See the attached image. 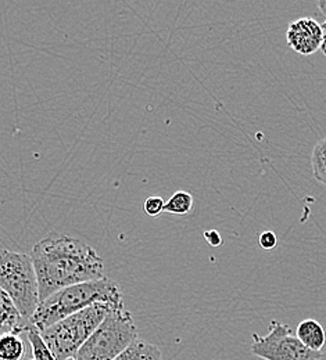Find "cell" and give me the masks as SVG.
Returning a JSON list of instances; mask_svg holds the SVG:
<instances>
[{"instance_id":"6da1fadb","label":"cell","mask_w":326,"mask_h":360,"mask_svg":"<svg viewBox=\"0 0 326 360\" xmlns=\"http://www.w3.org/2000/svg\"><path fill=\"white\" fill-rule=\"evenodd\" d=\"M31 258L39 280L41 302L63 288L106 278L104 261L97 251L70 234L50 233L34 245Z\"/></svg>"},{"instance_id":"7a4b0ae2","label":"cell","mask_w":326,"mask_h":360,"mask_svg":"<svg viewBox=\"0 0 326 360\" xmlns=\"http://www.w3.org/2000/svg\"><path fill=\"white\" fill-rule=\"evenodd\" d=\"M94 304H124L123 291L118 283L106 277L103 280L63 288L41 302L37 314L32 316L30 323L44 333L60 320L75 315Z\"/></svg>"},{"instance_id":"3957f363","label":"cell","mask_w":326,"mask_h":360,"mask_svg":"<svg viewBox=\"0 0 326 360\" xmlns=\"http://www.w3.org/2000/svg\"><path fill=\"white\" fill-rule=\"evenodd\" d=\"M114 307L117 305L94 304L46 328L42 337L56 359H75L81 348Z\"/></svg>"},{"instance_id":"277c9868","label":"cell","mask_w":326,"mask_h":360,"mask_svg":"<svg viewBox=\"0 0 326 360\" xmlns=\"http://www.w3.org/2000/svg\"><path fill=\"white\" fill-rule=\"evenodd\" d=\"M0 288L8 294L20 314L30 321L41 305L39 280L31 255L1 251Z\"/></svg>"},{"instance_id":"5b68a950","label":"cell","mask_w":326,"mask_h":360,"mask_svg":"<svg viewBox=\"0 0 326 360\" xmlns=\"http://www.w3.org/2000/svg\"><path fill=\"white\" fill-rule=\"evenodd\" d=\"M137 340L139 334L134 317L121 304L111 308L75 359L115 360Z\"/></svg>"},{"instance_id":"8992f818","label":"cell","mask_w":326,"mask_h":360,"mask_svg":"<svg viewBox=\"0 0 326 360\" xmlns=\"http://www.w3.org/2000/svg\"><path fill=\"white\" fill-rule=\"evenodd\" d=\"M251 352L264 360H321L324 352L307 348L291 328L278 320H272L267 335L253 334Z\"/></svg>"},{"instance_id":"52a82bcc","label":"cell","mask_w":326,"mask_h":360,"mask_svg":"<svg viewBox=\"0 0 326 360\" xmlns=\"http://www.w3.org/2000/svg\"><path fill=\"white\" fill-rule=\"evenodd\" d=\"M287 45L300 56H311L324 44L322 25L311 17H303L290 22L286 32Z\"/></svg>"},{"instance_id":"ba28073f","label":"cell","mask_w":326,"mask_h":360,"mask_svg":"<svg viewBox=\"0 0 326 360\" xmlns=\"http://www.w3.org/2000/svg\"><path fill=\"white\" fill-rule=\"evenodd\" d=\"M0 308H1V320L0 327L3 334L6 333H27L31 327V323L27 321L23 315L20 314L18 308L13 302V300L8 297L7 292L1 290V300H0Z\"/></svg>"},{"instance_id":"9c48e42d","label":"cell","mask_w":326,"mask_h":360,"mask_svg":"<svg viewBox=\"0 0 326 360\" xmlns=\"http://www.w3.org/2000/svg\"><path fill=\"white\" fill-rule=\"evenodd\" d=\"M297 338L311 351L322 352L326 345V331L322 324L314 319H306L300 321L296 328Z\"/></svg>"},{"instance_id":"30bf717a","label":"cell","mask_w":326,"mask_h":360,"mask_svg":"<svg viewBox=\"0 0 326 360\" xmlns=\"http://www.w3.org/2000/svg\"><path fill=\"white\" fill-rule=\"evenodd\" d=\"M115 360H163V354L157 345L137 340Z\"/></svg>"},{"instance_id":"8fae6325","label":"cell","mask_w":326,"mask_h":360,"mask_svg":"<svg viewBox=\"0 0 326 360\" xmlns=\"http://www.w3.org/2000/svg\"><path fill=\"white\" fill-rule=\"evenodd\" d=\"M25 356V344L20 334L6 333L0 338V360H23Z\"/></svg>"},{"instance_id":"7c38bea8","label":"cell","mask_w":326,"mask_h":360,"mask_svg":"<svg viewBox=\"0 0 326 360\" xmlns=\"http://www.w3.org/2000/svg\"><path fill=\"white\" fill-rule=\"evenodd\" d=\"M27 337H28V342L31 345L32 349V359L34 360H57L56 356L53 355V352L50 351V348L47 347L42 333L35 328L34 326H31L27 331Z\"/></svg>"},{"instance_id":"4fadbf2b","label":"cell","mask_w":326,"mask_h":360,"mask_svg":"<svg viewBox=\"0 0 326 360\" xmlns=\"http://www.w3.org/2000/svg\"><path fill=\"white\" fill-rule=\"evenodd\" d=\"M193 208V197L187 191H177L171 195V198L165 202L164 212L174 215H189Z\"/></svg>"},{"instance_id":"5bb4252c","label":"cell","mask_w":326,"mask_h":360,"mask_svg":"<svg viewBox=\"0 0 326 360\" xmlns=\"http://www.w3.org/2000/svg\"><path fill=\"white\" fill-rule=\"evenodd\" d=\"M311 167L314 178L326 186V137L315 144L311 155Z\"/></svg>"},{"instance_id":"9a60e30c","label":"cell","mask_w":326,"mask_h":360,"mask_svg":"<svg viewBox=\"0 0 326 360\" xmlns=\"http://www.w3.org/2000/svg\"><path fill=\"white\" fill-rule=\"evenodd\" d=\"M165 202H167V201H164V198H161V197H158V195H157V197H156V195L147 197V198L144 200V202H143V211H144L146 215L156 218V217H158L160 214L164 212V210H165Z\"/></svg>"},{"instance_id":"2e32d148","label":"cell","mask_w":326,"mask_h":360,"mask_svg":"<svg viewBox=\"0 0 326 360\" xmlns=\"http://www.w3.org/2000/svg\"><path fill=\"white\" fill-rule=\"evenodd\" d=\"M258 243H260V247L263 250H274L277 245H278V237L274 231L268 230V231H264L261 233L260 238H258Z\"/></svg>"},{"instance_id":"e0dca14e","label":"cell","mask_w":326,"mask_h":360,"mask_svg":"<svg viewBox=\"0 0 326 360\" xmlns=\"http://www.w3.org/2000/svg\"><path fill=\"white\" fill-rule=\"evenodd\" d=\"M204 238L211 247H220L222 244V237L217 230H208L204 231Z\"/></svg>"},{"instance_id":"ac0fdd59","label":"cell","mask_w":326,"mask_h":360,"mask_svg":"<svg viewBox=\"0 0 326 360\" xmlns=\"http://www.w3.org/2000/svg\"><path fill=\"white\" fill-rule=\"evenodd\" d=\"M317 6L320 7V10H321V13L326 15V0H318L317 1Z\"/></svg>"},{"instance_id":"d6986e66","label":"cell","mask_w":326,"mask_h":360,"mask_svg":"<svg viewBox=\"0 0 326 360\" xmlns=\"http://www.w3.org/2000/svg\"><path fill=\"white\" fill-rule=\"evenodd\" d=\"M322 30H324V44H322V47H321V51L324 53V56L326 57V21L322 24Z\"/></svg>"},{"instance_id":"ffe728a7","label":"cell","mask_w":326,"mask_h":360,"mask_svg":"<svg viewBox=\"0 0 326 360\" xmlns=\"http://www.w3.org/2000/svg\"><path fill=\"white\" fill-rule=\"evenodd\" d=\"M321 360H326V354H324V356L321 358Z\"/></svg>"},{"instance_id":"44dd1931","label":"cell","mask_w":326,"mask_h":360,"mask_svg":"<svg viewBox=\"0 0 326 360\" xmlns=\"http://www.w3.org/2000/svg\"><path fill=\"white\" fill-rule=\"evenodd\" d=\"M68 360H77V359H68Z\"/></svg>"},{"instance_id":"7402d4cb","label":"cell","mask_w":326,"mask_h":360,"mask_svg":"<svg viewBox=\"0 0 326 360\" xmlns=\"http://www.w3.org/2000/svg\"><path fill=\"white\" fill-rule=\"evenodd\" d=\"M31 360H34V359H31Z\"/></svg>"}]
</instances>
